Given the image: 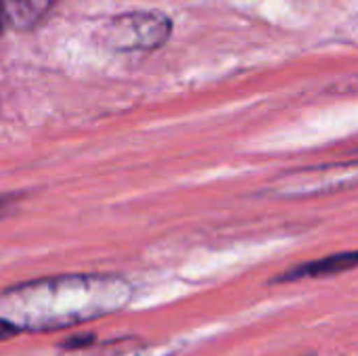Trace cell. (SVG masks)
<instances>
[{"label": "cell", "instance_id": "1", "mask_svg": "<svg viewBox=\"0 0 358 356\" xmlns=\"http://www.w3.org/2000/svg\"><path fill=\"white\" fill-rule=\"evenodd\" d=\"M128 298L130 287L120 277H59L4 292L0 313L17 327L48 332L111 315Z\"/></svg>", "mask_w": 358, "mask_h": 356}, {"label": "cell", "instance_id": "2", "mask_svg": "<svg viewBox=\"0 0 358 356\" xmlns=\"http://www.w3.org/2000/svg\"><path fill=\"white\" fill-rule=\"evenodd\" d=\"M172 23L159 13H128L115 17L107 29V44L120 50H149L164 44L170 36Z\"/></svg>", "mask_w": 358, "mask_h": 356}, {"label": "cell", "instance_id": "3", "mask_svg": "<svg viewBox=\"0 0 358 356\" xmlns=\"http://www.w3.org/2000/svg\"><path fill=\"white\" fill-rule=\"evenodd\" d=\"M55 0H0L2 23L13 29H29L44 19Z\"/></svg>", "mask_w": 358, "mask_h": 356}, {"label": "cell", "instance_id": "4", "mask_svg": "<svg viewBox=\"0 0 358 356\" xmlns=\"http://www.w3.org/2000/svg\"><path fill=\"white\" fill-rule=\"evenodd\" d=\"M357 266V254H342V256H334L327 260H319L313 264H304L296 271H289L285 277H281V281H296V279H304V277H321V275H336L342 271H350Z\"/></svg>", "mask_w": 358, "mask_h": 356}, {"label": "cell", "instance_id": "5", "mask_svg": "<svg viewBox=\"0 0 358 356\" xmlns=\"http://www.w3.org/2000/svg\"><path fill=\"white\" fill-rule=\"evenodd\" d=\"M19 332V327L15 323H10L8 319L0 317V340H6V338H13L15 334Z\"/></svg>", "mask_w": 358, "mask_h": 356}, {"label": "cell", "instance_id": "6", "mask_svg": "<svg viewBox=\"0 0 358 356\" xmlns=\"http://www.w3.org/2000/svg\"><path fill=\"white\" fill-rule=\"evenodd\" d=\"M2 27H4V23H2V13H0V34H2Z\"/></svg>", "mask_w": 358, "mask_h": 356}]
</instances>
